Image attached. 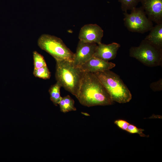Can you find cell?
<instances>
[{
    "label": "cell",
    "mask_w": 162,
    "mask_h": 162,
    "mask_svg": "<svg viewBox=\"0 0 162 162\" xmlns=\"http://www.w3.org/2000/svg\"><path fill=\"white\" fill-rule=\"evenodd\" d=\"M151 88L154 91H159L162 90V79L157 82L152 83L151 85Z\"/></svg>",
    "instance_id": "obj_20"
},
{
    "label": "cell",
    "mask_w": 162,
    "mask_h": 162,
    "mask_svg": "<svg viewBox=\"0 0 162 162\" xmlns=\"http://www.w3.org/2000/svg\"><path fill=\"white\" fill-rule=\"evenodd\" d=\"M130 57L134 58L149 67L162 65V49L153 45L144 39L137 46H132L129 51Z\"/></svg>",
    "instance_id": "obj_4"
},
{
    "label": "cell",
    "mask_w": 162,
    "mask_h": 162,
    "mask_svg": "<svg viewBox=\"0 0 162 162\" xmlns=\"http://www.w3.org/2000/svg\"><path fill=\"white\" fill-rule=\"evenodd\" d=\"M114 123L118 127L124 130H126L129 123L125 120L122 119L117 120Z\"/></svg>",
    "instance_id": "obj_19"
},
{
    "label": "cell",
    "mask_w": 162,
    "mask_h": 162,
    "mask_svg": "<svg viewBox=\"0 0 162 162\" xmlns=\"http://www.w3.org/2000/svg\"><path fill=\"white\" fill-rule=\"evenodd\" d=\"M76 97L81 104L88 107L110 105L113 103L98 78L89 72H83Z\"/></svg>",
    "instance_id": "obj_1"
},
{
    "label": "cell",
    "mask_w": 162,
    "mask_h": 162,
    "mask_svg": "<svg viewBox=\"0 0 162 162\" xmlns=\"http://www.w3.org/2000/svg\"><path fill=\"white\" fill-rule=\"evenodd\" d=\"M97 45L79 40L76 52L74 54L72 62L74 65L76 67L80 68L93 56Z\"/></svg>",
    "instance_id": "obj_7"
},
{
    "label": "cell",
    "mask_w": 162,
    "mask_h": 162,
    "mask_svg": "<svg viewBox=\"0 0 162 162\" xmlns=\"http://www.w3.org/2000/svg\"><path fill=\"white\" fill-rule=\"evenodd\" d=\"M104 31L96 24H89L84 25L80 29L79 38L80 40L84 42L95 43H101L103 36Z\"/></svg>",
    "instance_id": "obj_8"
},
{
    "label": "cell",
    "mask_w": 162,
    "mask_h": 162,
    "mask_svg": "<svg viewBox=\"0 0 162 162\" xmlns=\"http://www.w3.org/2000/svg\"><path fill=\"white\" fill-rule=\"evenodd\" d=\"M93 73L100 80L113 102L125 103L131 100L130 91L118 74L110 70Z\"/></svg>",
    "instance_id": "obj_2"
},
{
    "label": "cell",
    "mask_w": 162,
    "mask_h": 162,
    "mask_svg": "<svg viewBox=\"0 0 162 162\" xmlns=\"http://www.w3.org/2000/svg\"><path fill=\"white\" fill-rule=\"evenodd\" d=\"M115 66L114 63L93 56L80 68L83 72L94 73L110 70Z\"/></svg>",
    "instance_id": "obj_10"
},
{
    "label": "cell",
    "mask_w": 162,
    "mask_h": 162,
    "mask_svg": "<svg viewBox=\"0 0 162 162\" xmlns=\"http://www.w3.org/2000/svg\"><path fill=\"white\" fill-rule=\"evenodd\" d=\"M56 61L55 77L62 87L76 97L80 88L83 73L80 68L75 67L72 62Z\"/></svg>",
    "instance_id": "obj_3"
},
{
    "label": "cell",
    "mask_w": 162,
    "mask_h": 162,
    "mask_svg": "<svg viewBox=\"0 0 162 162\" xmlns=\"http://www.w3.org/2000/svg\"><path fill=\"white\" fill-rule=\"evenodd\" d=\"M33 74L35 77L44 80L49 79L51 76L50 73L47 66L34 69Z\"/></svg>",
    "instance_id": "obj_16"
},
{
    "label": "cell",
    "mask_w": 162,
    "mask_h": 162,
    "mask_svg": "<svg viewBox=\"0 0 162 162\" xmlns=\"http://www.w3.org/2000/svg\"><path fill=\"white\" fill-rule=\"evenodd\" d=\"M58 105L59 106L60 111L63 113L76 110L74 106V101L69 95L62 97Z\"/></svg>",
    "instance_id": "obj_13"
},
{
    "label": "cell",
    "mask_w": 162,
    "mask_h": 162,
    "mask_svg": "<svg viewBox=\"0 0 162 162\" xmlns=\"http://www.w3.org/2000/svg\"><path fill=\"white\" fill-rule=\"evenodd\" d=\"M123 14L124 25L130 32L143 34L153 27L152 22L148 18L141 6L133 9L130 14L124 12Z\"/></svg>",
    "instance_id": "obj_6"
},
{
    "label": "cell",
    "mask_w": 162,
    "mask_h": 162,
    "mask_svg": "<svg viewBox=\"0 0 162 162\" xmlns=\"http://www.w3.org/2000/svg\"><path fill=\"white\" fill-rule=\"evenodd\" d=\"M61 87L60 84L57 81L55 84L50 87L49 90L50 99L56 106H58L62 98L60 93Z\"/></svg>",
    "instance_id": "obj_14"
},
{
    "label": "cell",
    "mask_w": 162,
    "mask_h": 162,
    "mask_svg": "<svg viewBox=\"0 0 162 162\" xmlns=\"http://www.w3.org/2000/svg\"><path fill=\"white\" fill-rule=\"evenodd\" d=\"M121 4V9L123 11L127 12L136 7L141 0H118Z\"/></svg>",
    "instance_id": "obj_15"
},
{
    "label": "cell",
    "mask_w": 162,
    "mask_h": 162,
    "mask_svg": "<svg viewBox=\"0 0 162 162\" xmlns=\"http://www.w3.org/2000/svg\"><path fill=\"white\" fill-rule=\"evenodd\" d=\"M126 131L131 134H138L141 136L147 137L149 136L148 135L147 136L143 133L144 131V129L138 128L135 126L130 124H129Z\"/></svg>",
    "instance_id": "obj_18"
},
{
    "label": "cell",
    "mask_w": 162,
    "mask_h": 162,
    "mask_svg": "<svg viewBox=\"0 0 162 162\" xmlns=\"http://www.w3.org/2000/svg\"><path fill=\"white\" fill-rule=\"evenodd\" d=\"M148 18L157 24L162 23V0H141Z\"/></svg>",
    "instance_id": "obj_9"
},
{
    "label": "cell",
    "mask_w": 162,
    "mask_h": 162,
    "mask_svg": "<svg viewBox=\"0 0 162 162\" xmlns=\"http://www.w3.org/2000/svg\"><path fill=\"white\" fill-rule=\"evenodd\" d=\"M37 43L41 49L49 54L56 61L73 62L74 53L60 38L50 34H43L38 39Z\"/></svg>",
    "instance_id": "obj_5"
},
{
    "label": "cell",
    "mask_w": 162,
    "mask_h": 162,
    "mask_svg": "<svg viewBox=\"0 0 162 162\" xmlns=\"http://www.w3.org/2000/svg\"><path fill=\"white\" fill-rule=\"evenodd\" d=\"M34 69L40 68L47 66L43 56L36 51L33 52Z\"/></svg>",
    "instance_id": "obj_17"
},
{
    "label": "cell",
    "mask_w": 162,
    "mask_h": 162,
    "mask_svg": "<svg viewBox=\"0 0 162 162\" xmlns=\"http://www.w3.org/2000/svg\"><path fill=\"white\" fill-rule=\"evenodd\" d=\"M120 47V44L116 42L108 44L101 43L97 45L93 56L106 61H108L116 57Z\"/></svg>",
    "instance_id": "obj_11"
},
{
    "label": "cell",
    "mask_w": 162,
    "mask_h": 162,
    "mask_svg": "<svg viewBox=\"0 0 162 162\" xmlns=\"http://www.w3.org/2000/svg\"><path fill=\"white\" fill-rule=\"evenodd\" d=\"M144 38L157 47L162 49V23L157 24Z\"/></svg>",
    "instance_id": "obj_12"
}]
</instances>
